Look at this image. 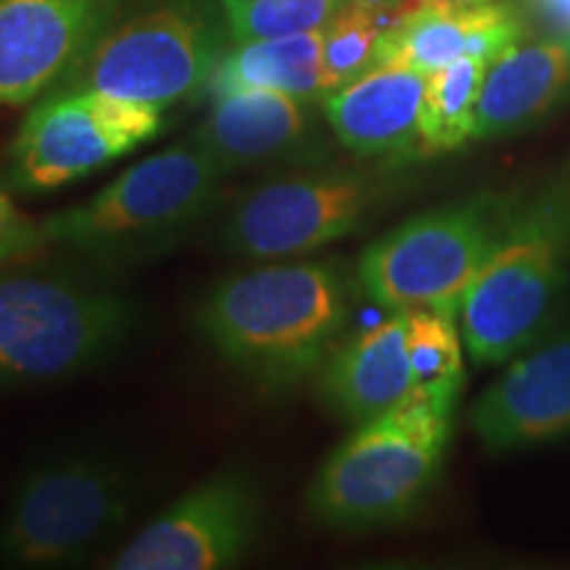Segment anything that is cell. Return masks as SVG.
I'll return each instance as SVG.
<instances>
[{
	"label": "cell",
	"instance_id": "6da1fadb",
	"mask_svg": "<svg viewBox=\"0 0 570 570\" xmlns=\"http://www.w3.org/2000/svg\"><path fill=\"white\" fill-rule=\"evenodd\" d=\"M344 320L336 269L285 259L225 277L198 312V327L219 356L269 391L320 370Z\"/></svg>",
	"mask_w": 570,
	"mask_h": 570
},
{
	"label": "cell",
	"instance_id": "d6986e66",
	"mask_svg": "<svg viewBox=\"0 0 570 570\" xmlns=\"http://www.w3.org/2000/svg\"><path fill=\"white\" fill-rule=\"evenodd\" d=\"M323 40V30H312L285 38L235 42L233 51L225 53L214 69L209 80L212 96L265 88L315 104L325 98Z\"/></svg>",
	"mask_w": 570,
	"mask_h": 570
},
{
	"label": "cell",
	"instance_id": "2e32d148",
	"mask_svg": "<svg viewBox=\"0 0 570 570\" xmlns=\"http://www.w3.org/2000/svg\"><path fill=\"white\" fill-rule=\"evenodd\" d=\"M428 75L375 63L344 88L327 92L323 111L338 142L360 156H423L420 109Z\"/></svg>",
	"mask_w": 570,
	"mask_h": 570
},
{
	"label": "cell",
	"instance_id": "277c9868",
	"mask_svg": "<svg viewBox=\"0 0 570 570\" xmlns=\"http://www.w3.org/2000/svg\"><path fill=\"white\" fill-rule=\"evenodd\" d=\"M227 173L190 138L125 169L88 202L40 219L46 246L127 259L159 252L217 204Z\"/></svg>",
	"mask_w": 570,
	"mask_h": 570
},
{
	"label": "cell",
	"instance_id": "7c38bea8",
	"mask_svg": "<svg viewBox=\"0 0 570 570\" xmlns=\"http://www.w3.org/2000/svg\"><path fill=\"white\" fill-rule=\"evenodd\" d=\"M117 0H0V106H24L67 80L111 24Z\"/></svg>",
	"mask_w": 570,
	"mask_h": 570
},
{
	"label": "cell",
	"instance_id": "d4e9b609",
	"mask_svg": "<svg viewBox=\"0 0 570 570\" xmlns=\"http://www.w3.org/2000/svg\"><path fill=\"white\" fill-rule=\"evenodd\" d=\"M533 17L554 40L570 48V0H529Z\"/></svg>",
	"mask_w": 570,
	"mask_h": 570
},
{
	"label": "cell",
	"instance_id": "8992f818",
	"mask_svg": "<svg viewBox=\"0 0 570 570\" xmlns=\"http://www.w3.org/2000/svg\"><path fill=\"white\" fill-rule=\"evenodd\" d=\"M138 479L98 452H61L21 475L0 520V566L56 568L85 558L130 520Z\"/></svg>",
	"mask_w": 570,
	"mask_h": 570
},
{
	"label": "cell",
	"instance_id": "7402d4cb",
	"mask_svg": "<svg viewBox=\"0 0 570 570\" xmlns=\"http://www.w3.org/2000/svg\"><path fill=\"white\" fill-rule=\"evenodd\" d=\"M346 0H223L235 42L325 30Z\"/></svg>",
	"mask_w": 570,
	"mask_h": 570
},
{
	"label": "cell",
	"instance_id": "484cf974",
	"mask_svg": "<svg viewBox=\"0 0 570 570\" xmlns=\"http://www.w3.org/2000/svg\"><path fill=\"white\" fill-rule=\"evenodd\" d=\"M348 3H356V6H362V9H370V11L381 13V17H386L391 21V17H394V11L404 3V0H348Z\"/></svg>",
	"mask_w": 570,
	"mask_h": 570
},
{
	"label": "cell",
	"instance_id": "52a82bcc",
	"mask_svg": "<svg viewBox=\"0 0 570 570\" xmlns=\"http://www.w3.org/2000/svg\"><path fill=\"white\" fill-rule=\"evenodd\" d=\"M510 219V206L487 196L417 214L362 254V291L391 312L460 317L462 296L504 240Z\"/></svg>",
	"mask_w": 570,
	"mask_h": 570
},
{
	"label": "cell",
	"instance_id": "5b68a950",
	"mask_svg": "<svg viewBox=\"0 0 570 570\" xmlns=\"http://www.w3.org/2000/svg\"><path fill=\"white\" fill-rule=\"evenodd\" d=\"M452 410L412 396L402 407L356 425L306 494V508L327 529H377L417 508L444 462Z\"/></svg>",
	"mask_w": 570,
	"mask_h": 570
},
{
	"label": "cell",
	"instance_id": "30bf717a",
	"mask_svg": "<svg viewBox=\"0 0 570 570\" xmlns=\"http://www.w3.org/2000/svg\"><path fill=\"white\" fill-rule=\"evenodd\" d=\"M377 196L381 185L354 169L283 173L233 206L223 244L254 262L294 259L354 233Z\"/></svg>",
	"mask_w": 570,
	"mask_h": 570
},
{
	"label": "cell",
	"instance_id": "3957f363",
	"mask_svg": "<svg viewBox=\"0 0 570 570\" xmlns=\"http://www.w3.org/2000/svg\"><path fill=\"white\" fill-rule=\"evenodd\" d=\"M570 190L512 212L510 227L460 304L462 338L479 365L523 354L552 331L568 288Z\"/></svg>",
	"mask_w": 570,
	"mask_h": 570
},
{
	"label": "cell",
	"instance_id": "4fadbf2b",
	"mask_svg": "<svg viewBox=\"0 0 570 570\" xmlns=\"http://www.w3.org/2000/svg\"><path fill=\"white\" fill-rule=\"evenodd\" d=\"M489 452H512L570 433V327L547 333L470 410Z\"/></svg>",
	"mask_w": 570,
	"mask_h": 570
},
{
	"label": "cell",
	"instance_id": "ffe728a7",
	"mask_svg": "<svg viewBox=\"0 0 570 570\" xmlns=\"http://www.w3.org/2000/svg\"><path fill=\"white\" fill-rule=\"evenodd\" d=\"M489 63L475 56H460L428 75L420 109V148L423 156L454 151L475 132V106Z\"/></svg>",
	"mask_w": 570,
	"mask_h": 570
},
{
	"label": "cell",
	"instance_id": "9c48e42d",
	"mask_svg": "<svg viewBox=\"0 0 570 570\" xmlns=\"http://www.w3.org/2000/svg\"><path fill=\"white\" fill-rule=\"evenodd\" d=\"M223 56L214 21L173 0L106 27L53 90H101L167 109L209 85Z\"/></svg>",
	"mask_w": 570,
	"mask_h": 570
},
{
	"label": "cell",
	"instance_id": "4316f807",
	"mask_svg": "<svg viewBox=\"0 0 570 570\" xmlns=\"http://www.w3.org/2000/svg\"><path fill=\"white\" fill-rule=\"evenodd\" d=\"M470 3H483V0H470Z\"/></svg>",
	"mask_w": 570,
	"mask_h": 570
},
{
	"label": "cell",
	"instance_id": "e0dca14e",
	"mask_svg": "<svg viewBox=\"0 0 570 570\" xmlns=\"http://www.w3.org/2000/svg\"><path fill=\"white\" fill-rule=\"evenodd\" d=\"M320 394L348 423L362 425L415 396L407 352V312L356 333L320 365Z\"/></svg>",
	"mask_w": 570,
	"mask_h": 570
},
{
	"label": "cell",
	"instance_id": "ac0fdd59",
	"mask_svg": "<svg viewBox=\"0 0 570 570\" xmlns=\"http://www.w3.org/2000/svg\"><path fill=\"white\" fill-rule=\"evenodd\" d=\"M570 80V48L560 40L512 46L489 63L475 106L473 138H508L552 109Z\"/></svg>",
	"mask_w": 570,
	"mask_h": 570
},
{
	"label": "cell",
	"instance_id": "cb8c5ba5",
	"mask_svg": "<svg viewBox=\"0 0 570 570\" xmlns=\"http://www.w3.org/2000/svg\"><path fill=\"white\" fill-rule=\"evenodd\" d=\"M40 248H46L40 219L21 214L11 198V190L0 183V259L9 265V262L27 259Z\"/></svg>",
	"mask_w": 570,
	"mask_h": 570
},
{
	"label": "cell",
	"instance_id": "ba28073f",
	"mask_svg": "<svg viewBox=\"0 0 570 570\" xmlns=\"http://www.w3.org/2000/svg\"><path fill=\"white\" fill-rule=\"evenodd\" d=\"M161 130V109L101 90H51L9 142L0 183L40 196L132 154Z\"/></svg>",
	"mask_w": 570,
	"mask_h": 570
},
{
	"label": "cell",
	"instance_id": "9a60e30c",
	"mask_svg": "<svg viewBox=\"0 0 570 570\" xmlns=\"http://www.w3.org/2000/svg\"><path fill=\"white\" fill-rule=\"evenodd\" d=\"M194 140L227 175L267 164H294L315 148L312 101L265 88L219 92Z\"/></svg>",
	"mask_w": 570,
	"mask_h": 570
},
{
	"label": "cell",
	"instance_id": "8fae6325",
	"mask_svg": "<svg viewBox=\"0 0 570 570\" xmlns=\"http://www.w3.org/2000/svg\"><path fill=\"white\" fill-rule=\"evenodd\" d=\"M262 497L244 468H227L169 504L109 562L114 570H223L254 550Z\"/></svg>",
	"mask_w": 570,
	"mask_h": 570
},
{
	"label": "cell",
	"instance_id": "83f0119b",
	"mask_svg": "<svg viewBox=\"0 0 570 570\" xmlns=\"http://www.w3.org/2000/svg\"><path fill=\"white\" fill-rule=\"evenodd\" d=\"M3 265H6V262H3V259H0V267H3Z\"/></svg>",
	"mask_w": 570,
	"mask_h": 570
},
{
	"label": "cell",
	"instance_id": "44dd1931",
	"mask_svg": "<svg viewBox=\"0 0 570 570\" xmlns=\"http://www.w3.org/2000/svg\"><path fill=\"white\" fill-rule=\"evenodd\" d=\"M407 352L415 396L452 410L462 386L458 317L439 309H410Z\"/></svg>",
	"mask_w": 570,
	"mask_h": 570
},
{
	"label": "cell",
	"instance_id": "603a6c76",
	"mask_svg": "<svg viewBox=\"0 0 570 570\" xmlns=\"http://www.w3.org/2000/svg\"><path fill=\"white\" fill-rule=\"evenodd\" d=\"M389 27V19L381 13L362 9L356 3H344L331 24L325 27L323 40V69L325 96L344 88L370 67H375L377 40Z\"/></svg>",
	"mask_w": 570,
	"mask_h": 570
},
{
	"label": "cell",
	"instance_id": "5bb4252c",
	"mask_svg": "<svg viewBox=\"0 0 570 570\" xmlns=\"http://www.w3.org/2000/svg\"><path fill=\"white\" fill-rule=\"evenodd\" d=\"M518 40L520 24L504 6L487 0H404L377 40L375 63L433 75L460 56L497 61Z\"/></svg>",
	"mask_w": 570,
	"mask_h": 570
},
{
	"label": "cell",
	"instance_id": "7a4b0ae2",
	"mask_svg": "<svg viewBox=\"0 0 570 570\" xmlns=\"http://www.w3.org/2000/svg\"><path fill=\"white\" fill-rule=\"evenodd\" d=\"M132 327V302L101 281L56 267L0 269V386L82 373Z\"/></svg>",
	"mask_w": 570,
	"mask_h": 570
}]
</instances>
